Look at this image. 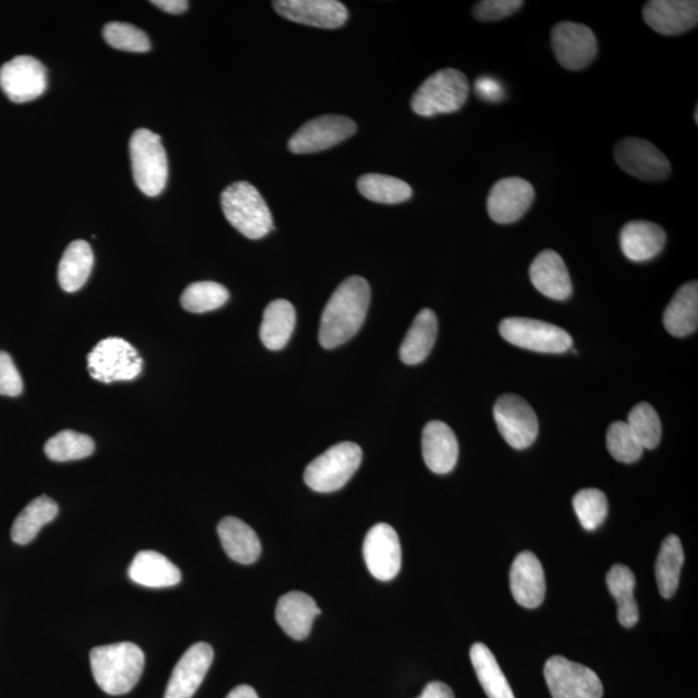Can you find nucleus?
<instances>
[{"mask_svg": "<svg viewBox=\"0 0 698 698\" xmlns=\"http://www.w3.org/2000/svg\"><path fill=\"white\" fill-rule=\"evenodd\" d=\"M371 298L369 282L363 277L352 276L337 287L322 313L319 332L322 347H340L358 333L369 311Z\"/></svg>", "mask_w": 698, "mask_h": 698, "instance_id": "f257e3e1", "label": "nucleus"}, {"mask_svg": "<svg viewBox=\"0 0 698 698\" xmlns=\"http://www.w3.org/2000/svg\"><path fill=\"white\" fill-rule=\"evenodd\" d=\"M89 663L96 685L105 694L119 696L129 694L138 685L146 656L137 644L122 642L94 648Z\"/></svg>", "mask_w": 698, "mask_h": 698, "instance_id": "f03ea898", "label": "nucleus"}, {"mask_svg": "<svg viewBox=\"0 0 698 698\" xmlns=\"http://www.w3.org/2000/svg\"><path fill=\"white\" fill-rule=\"evenodd\" d=\"M224 216L241 235L260 239L273 230V217L265 198L253 184L237 182L222 193Z\"/></svg>", "mask_w": 698, "mask_h": 698, "instance_id": "7ed1b4c3", "label": "nucleus"}, {"mask_svg": "<svg viewBox=\"0 0 698 698\" xmlns=\"http://www.w3.org/2000/svg\"><path fill=\"white\" fill-rule=\"evenodd\" d=\"M469 79L453 67L439 71L427 78L412 96L411 108L420 117L449 115L468 103Z\"/></svg>", "mask_w": 698, "mask_h": 698, "instance_id": "20e7f679", "label": "nucleus"}, {"mask_svg": "<svg viewBox=\"0 0 698 698\" xmlns=\"http://www.w3.org/2000/svg\"><path fill=\"white\" fill-rule=\"evenodd\" d=\"M132 175L140 192L159 196L169 180V160L160 135L148 129L133 132L130 140Z\"/></svg>", "mask_w": 698, "mask_h": 698, "instance_id": "39448f33", "label": "nucleus"}, {"mask_svg": "<svg viewBox=\"0 0 698 698\" xmlns=\"http://www.w3.org/2000/svg\"><path fill=\"white\" fill-rule=\"evenodd\" d=\"M362 461V448L355 442H341L307 465L304 482L314 492L340 491L356 474Z\"/></svg>", "mask_w": 698, "mask_h": 698, "instance_id": "423d86ee", "label": "nucleus"}, {"mask_svg": "<svg viewBox=\"0 0 698 698\" xmlns=\"http://www.w3.org/2000/svg\"><path fill=\"white\" fill-rule=\"evenodd\" d=\"M503 340L516 347L540 354H565L572 350L573 340L565 329L539 320L509 318L500 325Z\"/></svg>", "mask_w": 698, "mask_h": 698, "instance_id": "0eeeda50", "label": "nucleus"}, {"mask_svg": "<svg viewBox=\"0 0 698 698\" xmlns=\"http://www.w3.org/2000/svg\"><path fill=\"white\" fill-rule=\"evenodd\" d=\"M88 372L101 383L132 380L141 374L142 358L122 337H107L87 356Z\"/></svg>", "mask_w": 698, "mask_h": 698, "instance_id": "6e6552de", "label": "nucleus"}, {"mask_svg": "<svg viewBox=\"0 0 698 698\" xmlns=\"http://www.w3.org/2000/svg\"><path fill=\"white\" fill-rule=\"evenodd\" d=\"M545 678L552 698L603 697V685L595 672L561 656L547 659Z\"/></svg>", "mask_w": 698, "mask_h": 698, "instance_id": "1a4fd4ad", "label": "nucleus"}, {"mask_svg": "<svg viewBox=\"0 0 698 698\" xmlns=\"http://www.w3.org/2000/svg\"><path fill=\"white\" fill-rule=\"evenodd\" d=\"M494 420L509 447L517 450L529 448L538 437V418L530 404L523 397L505 395L494 405Z\"/></svg>", "mask_w": 698, "mask_h": 698, "instance_id": "9d476101", "label": "nucleus"}, {"mask_svg": "<svg viewBox=\"0 0 698 698\" xmlns=\"http://www.w3.org/2000/svg\"><path fill=\"white\" fill-rule=\"evenodd\" d=\"M614 160L619 167L643 182H663L672 174L667 157L652 142L626 138L614 148Z\"/></svg>", "mask_w": 698, "mask_h": 698, "instance_id": "9b49d317", "label": "nucleus"}, {"mask_svg": "<svg viewBox=\"0 0 698 698\" xmlns=\"http://www.w3.org/2000/svg\"><path fill=\"white\" fill-rule=\"evenodd\" d=\"M357 126L343 116H322L311 119L289 140V149L296 154H312L341 144L354 137Z\"/></svg>", "mask_w": 698, "mask_h": 698, "instance_id": "f8f14e48", "label": "nucleus"}, {"mask_svg": "<svg viewBox=\"0 0 698 698\" xmlns=\"http://www.w3.org/2000/svg\"><path fill=\"white\" fill-rule=\"evenodd\" d=\"M47 69L33 56H18L0 69V88L13 103L33 101L46 93Z\"/></svg>", "mask_w": 698, "mask_h": 698, "instance_id": "ddd939ff", "label": "nucleus"}, {"mask_svg": "<svg viewBox=\"0 0 698 698\" xmlns=\"http://www.w3.org/2000/svg\"><path fill=\"white\" fill-rule=\"evenodd\" d=\"M551 43L558 63L567 71L578 72L594 62L598 41L594 32L577 22H560L552 29Z\"/></svg>", "mask_w": 698, "mask_h": 698, "instance_id": "4468645a", "label": "nucleus"}, {"mask_svg": "<svg viewBox=\"0 0 698 698\" xmlns=\"http://www.w3.org/2000/svg\"><path fill=\"white\" fill-rule=\"evenodd\" d=\"M367 569L379 581H391L401 569L399 536L391 525L380 523L367 531L363 547Z\"/></svg>", "mask_w": 698, "mask_h": 698, "instance_id": "2eb2a0df", "label": "nucleus"}, {"mask_svg": "<svg viewBox=\"0 0 698 698\" xmlns=\"http://www.w3.org/2000/svg\"><path fill=\"white\" fill-rule=\"evenodd\" d=\"M535 187L528 180L506 178L495 183L486 201L487 214L498 224H513L528 213L535 202Z\"/></svg>", "mask_w": 698, "mask_h": 698, "instance_id": "dca6fc26", "label": "nucleus"}, {"mask_svg": "<svg viewBox=\"0 0 698 698\" xmlns=\"http://www.w3.org/2000/svg\"><path fill=\"white\" fill-rule=\"evenodd\" d=\"M273 7L283 19L307 26L337 29L348 20L347 9L336 0H277Z\"/></svg>", "mask_w": 698, "mask_h": 698, "instance_id": "f3484780", "label": "nucleus"}, {"mask_svg": "<svg viewBox=\"0 0 698 698\" xmlns=\"http://www.w3.org/2000/svg\"><path fill=\"white\" fill-rule=\"evenodd\" d=\"M214 649L207 643H196L187 649L171 674L164 698H192L213 665Z\"/></svg>", "mask_w": 698, "mask_h": 698, "instance_id": "a211bd4d", "label": "nucleus"}, {"mask_svg": "<svg viewBox=\"0 0 698 698\" xmlns=\"http://www.w3.org/2000/svg\"><path fill=\"white\" fill-rule=\"evenodd\" d=\"M643 19L656 33L674 36L697 26L696 0H652L644 6Z\"/></svg>", "mask_w": 698, "mask_h": 698, "instance_id": "6ab92c4d", "label": "nucleus"}, {"mask_svg": "<svg viewBox=\"0 0 698 698\" xmlns=\"http://www.w3.org/2000/svg\"><path fill=\"white\" fill-rule=\"evenodd\" d=\"M509 588H512L515 602L528 610H535L544 603L545 572L535 554L524 551L517 555L509 572Z\"/></svg>", "mask_w": 698, "mask_h": 698, "instance_id": "aec40b11", "label": "nucleus"}, {"mask_svg": "<svg viewBox=\"0 0 698 698\" xmlns=\"http://www.w3.org/2000/svg\"><path fill=\"white\" fill-rule=\"evenodd\" d=\"M423 460L434 474L452 472L458 462L460 447L452 429L440 420L427 423L422 434Z\"/></svg>", "mask_w": 698, "mask_h": 698, "instance_id": "412c9836", "label": "nucleus"}, {"mask_svg": "<svg viewBox=\"0 0 698 698\" xmlns=\"http://www.w3.org/2000/svg\"><path fill=\"white\" fill-rule=\"evenodd\" d=\"M529 276L533 287L547 298L567 300L572 296V281L558 253L545 250L538 254L531 262Z\"/></svg>", "mask_w": 698, "mask_h": 698, "instance_id": "4be33fe9", "label": "nucleus"}, {"mask_svg": "<svg viewBox=\"0 0 698 698\" xmlns=\"http://www.w3.org/2000/svg\"><path fill=\"white\" fill-rule=\"evenodd\" d=\"M320 614L313 598L300 591L282 595L276 606L277 624L296 641H303L311 634L313 621Z\"/></svg>", "mask_w": 698, "mask_h": 698, "instance_id": "5701e85b", "label": "nucleus"}, {"mask_svg": "<svg viewBox=\"0 0 698 698\" xmlns=\"http://www.w3.org/2000/svg\"><path fill=\"white\" fill-rule=\"evenodd\" d=\"M621 250L636 262L656 258L666 245V233L658 224L645 221L630 222L621 229Z\"/></svg>", "mask_w": 698, "mask_h": 698, "instance_id": "b1692460", "label": "nucleus"}, {"mask_svg": "<svg viewBox=\"0 0 698 698\" xmlns=\"http://www.w3.org/2000/svg\"><path fill=\"white\" fill-rule=\"evenodd\" d=\"M129 576L135 583L152 589L176 587L182 581V572L164 555L155 551H140L133 558Z\"/></svg>", "mask_w": 698, "mask_h": 698, "instance_id": "393cba45", "label": "nucleus"}, {"mask_svg": "<svg viewBox=\"0 0 698 698\" xmlns=\"http://www.w3.org/2000/svg\"><path fill=\"white\" fill-rule=\"evenodd\" d=\"M217 535L232 560L247 566L259 559L261 545L257 533L237 517H224L217 525Z\"/></svg>", "mask_w": 698, "mask_h": 698, "instance_id": "a878e982", "label": "nucleus"}, {"mask_svg": "<svg viewBox=\"0 0 698 698\" xmlns=\"http://www.w3.org/2000/svg\"><path fill=\"white\" fill-rule=\"evenodd\" d=\"M439 322L437 314L426 308L420 311L409 332L404 337L400 347V358L404 364L418 365L431 354L438 337Z\"/></svg>", "mask_w": 698, "mask_h": 698, "instance_id": "bb28decb", "label": "nucleus"}, {"mask_svg": "<svg viewBox=\"0 0 698 698\" xmlns=\"http://www.w3.org/2000/svg\"><path fill=\"white\" fill-rule=\"evenodd\" d=\"M664 325L672 335L685 337L698 326V283L688 282L674 296L664 313Z\"/></svg>", "mask_w": 698, "mask_h": 698, "instance_id": "cd10ccee", "label": "nucleus"}, {"mask_svg": "<svg viewBox=\"0 0 698 698\" xmlns=\"http://www.w3.org/2000/svg\"><path fill=\"white\" fill-rule=\"evenodd\" d=\"M297 324L296 308L288 300L277 299L262 313L260 340L270 351H280L290 341Z\"/></svg>", "mask_w": 698, "mask_h": 698, "instance_id": "c85d7f7f", "label": "nucleus"}, {"mask_svg": "<svg viewBox=\"0 0 698 698\" xmlns=\"http://www.w3.org/2000/svg\"><path fill=\"white\" fill-rule=\"evenodd\" d=\"M94 267V251L88 243L74 241L66 247L58 266L60 287L66 292L84 288Z\"/></svg>", "mask_w": 698, "mask_h": 698, "instance_id": "c756f323", "label": "nucleus"}, {"mask_svg": "<svg viewBox=\"0 0 698 698\" xmlns=\"http://www.w3.org/2000/svg\"><path fill=\"white\" fill-rule=\"evenodd\" d=\"M58 514V506L54 500L42 495L22 509L12 525L11 537L14 544L28 545L37 536V533Z\"/></svg>", "mask_w": 698, "mask_h": 698, "instance_id": "7c9ffc66", "label": "nucleus"}, {"mask_svg": "<svg viewBox=\"0 0 698 698\" xmlns=\"http://www.w3.org/2000/svg\"><path fill=\"white\" fill-rule=\"evenodd\" d=\"M608 590L619 605V622L632 629L640 621V606L634 598L635 576L626 566L615 565L606 574Z\"/></svg>", "mask_w": 698, "mask_h": 698, "instance_id": "2f4dec72", "label": "nucleus"}, {"mask_svg": "<svg viewBox=\"0 0 698 698\" xmlns=\"http://www.w3.org/2000/svg\"><path fill=\"white\" fill-rule=\"evenodd\" d=\"M472 666H474L480 685L487 698H515L505 674L495 659L492 651L483 643H475L470 651Z\"/></svg>", "mask_w": 698, "mask_h": 698, "instance_id": "473e14b6", "label": "nucleus"}, {"mask_svg": "<svg viewBox=\"0 0 698 698\" xmlns=\"http://www.w3.org/2000/svg\"><path fill=\"white\" fill-rule=\"evenodd\" d=\"M685 565V551L677 536L667 537L656 561V580L659 594L670 599L679 587L680 573Z\"/></svg>", "mask_w": 698, "mask_h": 698, "instance_id": "72a5a7b5", "label": "nucleus"}, {"mask_svg": "<svg viewBox=\"0 0 698 698\" xmlns=\"http://www.w3.org/2000/svg\"><path fill=\"white\" fill-rule=\"evenodd\" d=\"M357 187L366 200L377 204H402L412 196L411 186L404 180L382 174L363 175L358 179Z\"/></svg>", "mask_w": 698, "mask_h": 698, "instance_id": "f704fd0d", "label": "nucleus"}, {"mask_svg": "<svg viewBox=\"0 0 698 698\" xmlns=\"http://www.w3.org/2000/svg\"><path fill=\"white\" fill-rule=\"evenodd\" d=\"M94 450L95 442L92 438L72 430L58 432L44 445V453L55 462L84 460L92 455Z\"/></svg>", "mask_w": 698, "mask_h": 698, "instance_id": "c9c22d12", "label": "nucleus"}, {"mask_svg": "<svg viewBox=\"0 0 698 698\" xmlns=\"http://www.w3.org/2000/svg\"><path fill=\"white\" fill-rule=\"evenodd\" d=\"M229 291L221 283L212 281L194 282L187 287L180 299L185 311L206 313L219 310L228 302Z\"/></svg>", "mask_w": 698, "mask_h": 698, "instance_id": "e433bc0d", "label": "nucleus"}, {"mask_svg": "<svg viewBox=\"0 0 698 698\" xmlns=\"http://www.w3.org/2000/svg\"><path fill=\"white\" fill-rule=\"evenodd\" d=\"M630 430L633 431L637 441L641 442L643 449H655L663 438L662 420L655 408L647 402L637 404L636 407L629 412L626 420Z\"/></svg>", "mask_w": 698, "mask_h": 698, "instance_id": "4c0bfd02", "label": "nucleus"}, {"mask_svg": "<svg viewBox=\"0 0 698 698\" xmlns=\"http://www.w3.org/2000/svg\"><path fill=\"white\" fill-rule=\"evenodd\" d=\"M606 448L615 461L627 464L640 461L644 453L641 442L624 420L612 423L608 429Z\"/></svg>", "mask_w": 698, "mask_h": 698, "instance_id": "58836bf2", "label": "nucleus"}, {"mask_svg": "<svg viewBox=\"0 0 698 698\" xmlns=\"http://www.w3.org/2000/svg\"><path fill=\"white\" fill-rule=\"evenodd\" d=\"M573 508L582 527L592 531L604 523L608 515V501L602 491L583 490L574 495Z\"/></svg>", "mask_w": 698, "mask_h": 698, "instance_id": "ea45409f", "label": "nucleus"}, {"mask_svg": "<svg viewBox=\"0 0 698 698\" xmlns=\"http://www.w3.org/2000/svg\"><path fill=\"white\" fill-rule=\"evenodd\" d=\"M105 41L116 50L126 52H148L150 40L146 32L126 22H110L104 28Z\"/></svg>", "mask_w": 698, "mask_h": 698, "instance_id": "a19ab883", "label": "nucleus"}, {"mask_svg": "<svg viewBox=\"0 0 698 698\" xmlns=\"http://www.w3.org/2000/svg\"><path fill=\"white\" fill-rule=\"evenodd\" d=\"M523 6L522 0H483L475 6L474 17L484 22L500 21L512 17Z\"/></svg>", "mask_w": 698, "mask_h": 698, "instance_id": "79ce46f5", "label": "nucleus"}, {"mask_svg": "<svg viewBox=\"0 0 698 698\" xmlns=\"http://www.w3.org/2000/svg\"><path fill=\"white\" fill-rule=\"evenodd\" d=\"M24 391V383L7 352L0 351V395L18 397Z\"/></svg>", "mask_w": 698, "mask_h": 698, "instance_id": "37998d69", "label": "nucleus"}, {"mask_svg": "<svg viewBox=\"0 0 698 698\" xmlns=\"http://www.w3.org/2000/svg\"><path fill=\"white\" fill-rule=\"evenodd\" d=\"M475 92L480 99L490 103H500L505 99V89L497 79L482 77L475 82Z\"/></svg>", "mask_w": 698, "mask_h": 698, "instance_id": "c03bdc74", "label": "nucleus"}, {"mask_svg": "<svg viewBox=\"0 0 698 698\" xmlns=\"http://www.w3.org/2000/svg\"><path fill=\"white\" fill-rule=\"evenodd\" d=\"M418 698H454L452 688L442 681H431Z\"/></svg>", "mask_w": 698, "mask_h": 698, "instance_id": "a18cd8bd", "label": "nucleus"}, {"mask_svg": "<svg viewBox=\"0 0 698 698\" xmlns=\"http://www.w3.org/2000/svg\"><path fill=\"white\" fill-rule=\"evenodd\" d=\"M152 4L171 14H182L190 7L186 0H153Z\"/></svg>", "mask_w": 698, "mask_h": 698, "instance_id": "49530a36", "label": "nucleus"}, {"mask_svg": "<svg viewBox=\"0 0 698 698\" xmlns=\"http://www.w3.org/2000/svg\"><path fill=\"white\" fill-rule=\"evenodd\" d=\"M225 698H259V696L250 686H238Z\"/></svg>", "mask_w": 698, "mask_h": 698, "instance_id": "de8ad7c7", "label": "nucleus"}, {"mask_svg": "<svg viewBox=\"0 0 698 698\" xmlns=\"http://www.w3.org/2000/svg\"><path fill=\"white\" fill-rule=\"evenodd\" d=\"M695 121L696 124H698V108H696L695 110Z\"/></svg>", "mask_w": 698, "mask_h": 698, "instance_id": "09e8293b", "label": "nucleus"}]
</instances>
